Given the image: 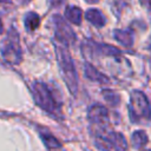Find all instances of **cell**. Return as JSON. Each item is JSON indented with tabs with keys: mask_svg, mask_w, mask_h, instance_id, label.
<instances>
[{
	"mask_svg": "<svg viewBox=\"0 0 151 151\" xmlns=\"http://www.w3.org/2000/svg\"><path fill=\"white\" fill-rule=\"evenodd\" d=\"M57 58H58V63L61 68L63 78H64L66 85L68 86V88L72 93H76V91L78 88V77H77V72H76V68H74V65H73L70 53L67 52V50L65 47L57 46Z\"/></svg>",
	"mask_w": 151,
	"mask_h": 151,
	"instance_id": "6da1fadb",
	"label": "cell"
},
{
	"mask_svg": "<svg viewBox=\"0 0 151 151\" xmlns=\"http://www.w3.org/2000/svg\"><path fill=\"white\" fill-rule=\"evenodd\" d=\"M130 118L132 122L139 119H150L151 117V107L146 96L140 91H133L131 93L130 106H129Z\"/></svg>",
	"mask_w": 151,
	"mask_h": 151,
	"instance_id": "7a4b0ae2",
	"label": "cell"
},
{
	"mask_svg": "<svg viewBox=\"0 0 151 151\" xmlns=\"http://www.w3.org/2000/svg\"><path fill=\"white\" fill-rule=\"evenodd\" d=\"M33 97L35 103L48 113H55L59 110V103L53 97L52 91L44 83H39V81L34 83Z\"/></svg>",
	"mask_w": 151,
	"mask_h": 151,
	"instance_id": "3957f363",
	"label": "cell"
},
{
	"mask_svg": "<svg viewBox=\"0 0 151 151\" xmlns=\"http://www.w3.org/2000/svg\"><path fill=\"white\" fill-rule=\"evenodd\" d=\"M97 145L103 151H126L127 143L122 133L109 131L97 137Z\"/></svg>",
	"mask_w": 151,
	"mask_h": 151,
	"instance_id": "277c9868",
	"label": "cell"
},
{
	"mask_svg": "<svg viewBox=\"0 0 151 151\" xmlns=\"http://www.w3.org/2000/svg\"><path fill=\"white\" fill-rule=\"evenodd\" d=\"M2 55L4 58L12 64H18L21 60V48H20V44H19V39H18V34L17 32L13 29L9 31V33L7 34V38L4 40L2 44Z\"/></svg>",
	"mask_w": 151,
	"mask_h": 151,
	"instance_id": "5b68a950",
	"label": "cell"
},
{
	"mask_svg": "<svg viewBox=\"0 0 151 151\" xmlns=\"http://www.w3.org/2000/svg\"><path fill=\"white\" fill-rule=\"evenodd\" d=\"M53 22L55 26V37L63 44H72L76 40V35L72 28L66 24V21L59 15L53 17Z\"/></svg>",
	"mask_w": 151,
	"mask_h": 151,
	"instance_id": "8992f818",
	"label": "cell"
},
{
	"mask_svg": "<svg viewBox=\"0 0 151 151\" xmlns=\"http://www.w3.org/2000/svg\"><path fill=\"white\" fill-rule=\"evenodd\" d=\"M88 119L93 124L101 126L109 122V111L101 105H93L88 111Z\"/></svg>",
	"mask_w": 151,
	"mask_h": 151,
	"instance_id": "52a82bcc",
	"label": "cell"
},
{
	"mask_svg": "<svg viewBox=\"0 0 151 151\" xmlns=\"http://www.w3.org/2000/svg\"><path fill=\"white\" fill-rule=\"evenodd\" d=\"M85 76L92 81H98V83H107L109 81V79L103 73L97 71L91 64H85Z\"/></svg>",
	"mask_w": 151,
	"mask_h": 151,
	"instance_id": "ba28073f",
	"label": "cell"
},
{
	"mask_svg": "<svg viewBox=\"0 0 151 151\" xmlns=\"http://www.w3.org/2000/svg\"><path fill=\"white\" fill-rule=\"evenodd\" d=\"M86 19L97 27H103L105 25V18L98 9H88L85 14Z\"/></svg>",
	"mask_w": 151,
	"mask_h": 151,
	"instance_id": "9c48e42d",
	"label": "cell"
},
{
	"mask_svg": "<svg viewBox=\"0 0 151 151\" xmlns=\"http://www.w3.org/2000/svg\"><path fill=\"white\" fill-rule=\"evenodd\" d=\"M65 15L74 25H79L81 22V9L79 7H67L65 11Z\"/></svg>",
	"mask_w": 151,
	"mask_h": 151,
	"instance_id": "30bf717a",
	"label": "cell"
},
{
	"mask_svg": "<svg viewBox=\"0 0 151 151\" xmlns=\"http://www.w3.org/2000/svg\"><path fill=\"white\" fill-rule=\"evenodd\" d=\"M114 38L125 46H131L133 42V34L130 31H116Z\"/></svg>",
	"mask_w": 151,
	"mask_h": 151,
	"instance_id": "8fae6325",
	"label": "cell"
},
{
	"mask_svg": "<svg viewBox=\"0 0 151 151\" xmlns=\"http://www.w3.org/2000/svg\"><path fill=\"white\" fill-rule=\"evenodd\" d=\"M132 143H133V146L134 147L142 149L147 143V136H146V133L144 131H136L132 134Z\"/></svg>",
	"mask_w": 151,
	"mask_h": 151,
	"instance_id": "7c38bea8",
	"label": "cell"
},
{
	"mask_svg": "<svg viewBox=\"0 0 151 151\" xmlns=\"http://www.w3.org/2000/svg\"><path fill=\"white\" fill-rule=\"evenodd\" d=\"M39 22H40V19L35 13H28L25 17V26L28 31H34L39 26Z\"/></svg>",
	"mask_w": 151,
	"mask_h": 151,
	"instance_id": "4fadbf2b",
	"label": "cell"
},
{
	"mask_svg": "<svg viewBox=\"0 0 151 151\" xmlns=\"http://www.w3.org/2000/svg\"><path fill=\"white\" fill-rule=\"evenodd\" d=\"M103 96L105 98V100L109 103V105L111 106H116L118 103H119V97L117 93H114L113 91L111 90H105L103 91Z\"/></svg>",
	"mask_w": 151,
	"mask_h": 151,
	"instance_id": "5bb4252c",
	"label": "cell"
},
{
	"mask_svg": "<svg viewBox=\"0 0 151 151\" xmlns=\"http://www.w3.org/2000/svg\"><path fill=\"white\" fill-rule=\"evenodd\" d=\"M42 139H44V143H45V145L47 147H59L60 146V143L53 136L42 134Z\"/></svg>",
	"mask_w": 151,
	"mask_h": 151,
	"instance_id": "9a60e30c",
	"label": "cell"
},
{
	"mask_svg": "<svg viewBox=\"0 0 151 151\" xmlns=\"http://www.w3.org/2000/svg\"><path fill=\"white\" fill-rule=\"evenodd\" d=\"M2 31H4V26H2V22H1V20H0V34L2 33Z\"/></svg>",
	"mask_w": 151,
	"mask_h": 151,
	"instance_id": "2e32d148",
	"label": "cell"
},
{
	"mask_svg": "<svg viewBox=\"0 0 151 151\" xmlns=\"http://www.w3.org/2000/svg\"><path fill=\"white\" fill-rule=\"evenodd\" d=\"M85 1H87V2H90V4H94V2H98L99 0H85Z\"/></svg>",
	"mask_w": 151,
	"mask_h": 151,
	"instance_id": "e0dca14e",
	"label": "cell"
},
{
	"mask_svg": "<svg viewBox=\"0 0 151 151\" xmlns=\"http://www.w3.org/2000/svg\"><path fill=\"white\" fill-rule=\"evenodd\" d=\"M5 1H8V0H0V2H5Z\"/></svg>",
	"mask_w": 151,
	"mask_h": 151,
	"instance_id": "ac0fdd59",
	"label": "cell"
},
{
	"mask_svg": "<svg viewBox=\"0 0 151 151\" xmlns=\"http://www.w3.org/2000/svg\"><path fill=\"white\" fill-rule=\"evenodd\" d=\"M144 151H151V150H144Z\"/></svg>",
	"mask_w": 151,
	"mask_h": 151,
	"instance_id": "d6986e66",
	"label": "cell"
}]
</instances>
